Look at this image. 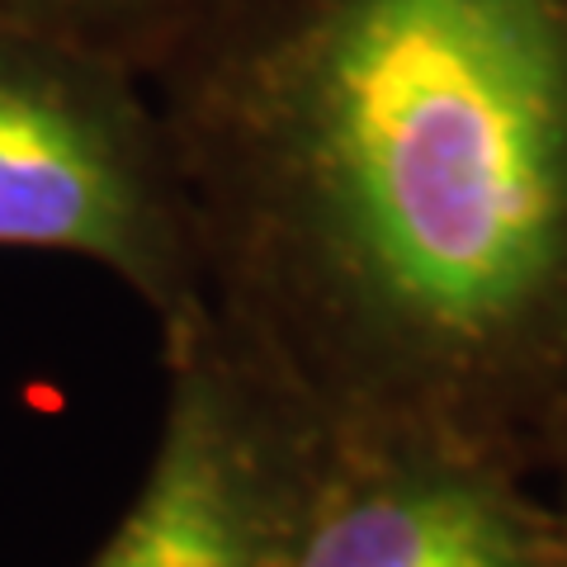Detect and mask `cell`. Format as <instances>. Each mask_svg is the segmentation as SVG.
Returning a JSON list of instances; mask_svg holds the SVG:
<instances>
[{"label": "cell", "instance_id": "5b68a950", "mask_svg": "<svg viewBox=\"0 0 567 567\" xmlns=\"http://www.w3.org/2000/svg\"><path fill=\"white\" fill-rule=\"evenodd\" d=\"M227 0H0V24L104 52L156 76Z\"/></svg>", "mask_w": 567, "mask_h": 567}, {"label": "cell", "instance_id": "6da1fadb", "mask_svg": "<svg viewBox=\"0 0 567 567\" xmlns=\"http://www.w3.org/2000/svg\"><path fill=\"white\" fill-rule=\"evenodd\" d=\"M152 95L208 308L331 440L548 473L567 0H227Z\"/></svg>", "mask_w": 567, "mask_h": 567}, {"label": "cell", "instance_id": "7a4b0ae2", "mask_svg": "<svg viewBox=\"0 0 567 567\" xmlns=\"http://www.w3.org/2000/svg\"><path fill=\"white\" fill-rule=\"evenodd\" d=\"M0 251L91 260L156 327L208 303L185 175L142 71L0 24Z\"/></svg>", "mask_w": 567, "mask_h": 567}, {"label": "cell", "instance_id": "3957f363", "mask_svg": "<svg viewBox=\"0 0 567 567\" xmlns=\"http://www.w3.org/2000/svg\"><path fill=\"white\" fill-rule=\"evenodd\" d=\"M162 364L152 464L85 567H293L327 431L208 303L162 327Z\"/></svg>", "mask_w": 567, "mask_h": 567}, {"label": "cell", "instance_id": "277c9868", "mask_svg": "<svg viewBox=\"0 0 567 567\" xmlns=\"http://www.w3.org/2000/svg\"><path fill=\"white\" fill-rule=\"evenodd\" d=\"M293 567H567V516L487 458L327 435Z\"/></svg>", "mask_w": 567, "mask_h": 567}, {"label": "cell", "instance_id": "52a82bcc", "mask_svg": "<svg viewBox=\"0 0 567 567\" xmlns=\"http://www.w3.org/2000/svg\"><path fill=\"white\" fill-rule=\"evenodd\" d=\"M554 502H558V511H563V516H567V492H554Z\"/></svg>", "mask_w": 567, "mask_h": 567}, {"label": "cell", "instance_id": "8992f818", "mask_svg": "<svg viewBox=\"0 0 567 567\" xmlns=\"http://www.w3.org/2000/svg\"><path fill=\"white\" fill-rule=\"evenodd\" d=\"M548 483H554V492H567V425H563V435H558V445H554V458H548Z\"/></svg>", "mask_w": 567, "mask_h": 567}]
</instances>
